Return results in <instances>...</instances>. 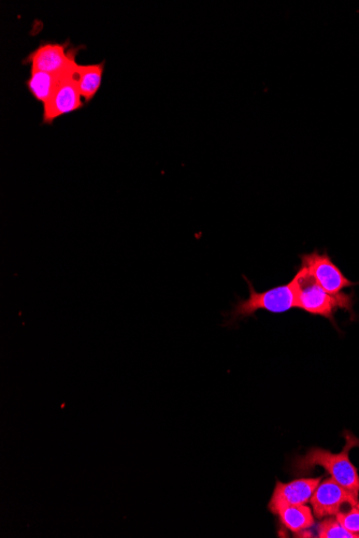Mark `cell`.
I'll return each mask as SVG.
<instances>
[{
  "mask_svg": "<svg viewBox=\"0 0 359 538\" xmlns=\"http://www.w3.org/2000/svg\"><path fill=\"white\" fill-rule=\"evenodd\" d=\"M346 446L339 454L322 448H311L305 456L297 458L293 463L296 475H307L315 468H323L330 477L343 487L359 496V475L351 462L350 453L354 447H359V440L351 432L344 433Z\"/></svg>",
  "mask_w": 359,
  "mask_h": 538,
  "instance_id": "obj_1",
  "label": "cell"
},
{
  "mask_svg": "<svg viewBox=\"0 0 359 538\" xmlns=\"http://www.w3.org/2000/svg\"><path fill=\"white\" fill-rule=\"evenodd\" d=\"M291 283L295 293L296 308L310 315L327 318L336 326L335 314L337 310L353 311V297L351 295L327 293L305 267L298 268Z\"/></svg>",
  "mask_w": 359,
  "mask_h": 538,
  "instance_id": "obj_2",
  "label": "cell"
},
{
  "mask_svg": "<svg viewBox=\"0 0 359 538\" xmlns=\"http://www.w3.org/2000/svg\"><path fill=\"white\" fill-rule=\"evenodd\" d=\"M249 285L248 299H239L229 315V323L241 321L243 318L254 316L257 311H267L274 314H283L296 308V299L292 283L276 286L258 293L250 280L243 276Z\"/></svg>",
  "mask_w": 359,
  "mask_h": 538,
  "instance_id": "obj_3",
  "label": "cell"
},
{
  "mask_svg": "<svg viewBox=\"0 0 359 538\" xmlns=\"http://www.w3.org/2000/svg\"><path fill=\"white\" fill-rule=\"evenodd\" d=\"M78 63L71 65L63 75L52 97L43 105L42 124L52 125L62 118L82 109L86 104L79 91L77 81Z\"/></svg>",
  "mask_w": 359,
  "mask_h": 538,
  "instance_id": "obj_4",
  "label": "cell"
},
{
  "mask_svg": "<svg viewBox=\"0 0 359 538\" xmlns=\"http://www.w3.org/2000/svg\"><path fill=\"white\" fill-rule=\"evenodd\" d=\"M81 50H83L82 46L74 47L69 40L63 43L43 42L36 50L28 54L23 63L31 65V70L61 74L77 63V56Z\"/></svg>",
  "mask_w": 359,
  "mask_h": 538,
  "instance_id": "obj_5",
  "label": "cell"
},
{
  "mask_svg": "<svg viewBox=\"0 0 359 538\" xmlns=\"http://www.w3.org/2000/svg\"><path fill=\"white\" fill-rule=\"evenodd\" d=\"M357 502H359L358 494L341 486L332 477L326 478L315 489L310 500L314 517L320 520L337 516L343 512L344 506L351 507Z\"/></svg>",
  "mask_w": 359,
  "mask_h": 538,
  "instance_id": "obj_6",
  "label": "cell"
},
{
  "mask_svg": "<svg viewBox=\"0 0 359 538\" xmlns=\"http://www.w3.org/2000/svg\"><path fill=\"white\" fill-rule=\"evenodd\" d=\"M301 267H305L315 280L323 287L327 293L338 295L343 289L356 286L346 275L334 264L330 256L317 251L299 256Z\"/></svg>",
  "mask_w": 359,
  "mask_h": 538,
  "instance_id": "obj_7",
  "label": "cell"
},
{
  "mask_svg": "<svg viewBox=\"0 0 359 538\" xmlns=\"http://www.w3.org/2000/svg\"><path fill=\"white\" fill-rule=\"evenodd\" d=\"M321 482L322 477L297 478L286 484L278 482L268 504L269 511L277 515L285 506L308 504Z\"/></svg>",
  "mask_w": 359,
  "mask_h": 538,
  "instance_id": "obj_8",
  "label": "cell"
},
{
  "mask_svg": "<svg viewBox=\"0 0 359 538\" xmlns=\"http://www.w3.org/2000/svg\"><path fill=\"white\" fill-rule=\"evenodd\" d=\"M65 71L61 72V74H50V72L31 70V77L26 81L28 92L39 103L46 105L57 89V86H59Z\"/></svg>",
  "mask_w": 359,
  "mask_h": 538,
  "instance_id": "obj_9",
  "label": "cell"
},
{
  "mask_svg": "<svg viewBox=\"0 0 359 538\" xmlns=\"http://www.w3.org/2000/svg\"><path fill=\"white\" fill-rule=\"evenodd\" d=\"M277 515L281 525L295 534H303L315 525L313 511L307 505L285 506Z\"/></svg>",
  "mask_w": 359,
  "mask_h": 538,
  "instance_id": "obj_10",
  "label": "cell"
},
{
  "mask_svg": "<svg viewBox=\"0 0 359 538\" xmlns=\"http://www.w3.org/2000/svg\"><path fill=\"white\" fill-rule=\"evenodd\" d=\"M105 62L92 65H78L77 81L79 91L85 104L88 105L100 90L103 84Z\"/></svg>",
  "mask_w": 359,
  "mask_h": 538,
  "instance_id": "obj_11",
  "label": "cell"
},
{
  "mask_svg": "<svg viewBox=\"0 0 359 538\" xmlns=\"http://www.w3.org/2000/svg\"><path fill=\"white\" fill-rule=\"evenodd\" d=\"M318 537L320 538H359L344 528L336 516L322 519L318 526Z\"/></svg>",
  "mask_w": 359,
  "mask_h": 538,
  "instance_id": "obj_12",
  "label": "cell"
},
{
  "mask_svg": "<svg viewBox=\"0 0 359 538\" xmlns=\"http://www.w3.org/2000/svg\"><path fill=\"white\" fill-rule=\"evenodd\" d=\"M336 517L344 528L359 537V502L352 505L349 511H343Z\"/></svg>",
  "mask_w": 359,
  "mask_h": 538,
  "instance_id": "obj_13",
  "label": "cell"
}]
</instances>
